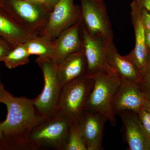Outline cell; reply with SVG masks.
<instances>
[{"label": "cell", "instance_id": "obj_1", "mask_svg": "<svg viewBox=\"0 0 150 150\" xmlns=\"http://www.w3.org/2000/svg\"><path fill=\"white\" fill-rule=\"evenodd\" d=\"M4 104L7 115L5 121L0 122L3 132L0 150H33L30 134L46 118L38 113L33 99L11 95Z\"/></svg>", "mask_w": 150, "mask_h": 150}, {"label": "cell", "instance_id": "obj_2", "mask_svg": "<svg viewBox=\"0 0 150 150\" xmlns=\"http://www.w3.org/2000/svg\"><path fill=\"white\" fill-rule=\"evenodd\" d=\"M92 77L93 79V87L84 109L100 113L109 121L111 126L115 127L117 121L113 110V103L121 83V78L118 75L104 73H99Z\"/></svg>", "mask_w": 150, "mask_h": 150}, {"label": "cell", "instance_id": "obj_3", "mask_svg": "<svg viewBox=\"0 0 150 150\" xmlns=\"http://www.w3.org/2000/svg\"><path fill=\"white\" fill-rule=\"evenodd\" d=\"M72 121L57 111L45 118L30 134L33 150H65Z\"/></svg>", "mask_w": 150, "mask_h": 150}, {"label": "cell", "instance_id": "obj_4", "mask_svg": "<svg viewBox=\"0 0 150 150\" xmlns=\"http://www.w3.org/2000/svg\"><path fill=\"white\" fill-rule=\"evenodd\" d=\"M1 6L22 26L38 35L46 27L51 11L43 4L28 0H3Z\"/></svg>", "mask_w": 150, "mask_h": 150}, {"label": "cell", "instance_id": "obj_5", "mask_svg": "<svg viewBox=\"0 0 150 150\" xmlns=\"http://www.w3.org/2000/svg\"><path fill=\"white\" fill-rule=\"evenodd\" d=\"M35 61L42 71L44 87L33 99V103L38 113L46 118L57 111L62 91L57 76L58 64L52 58L47 57H38Z\"/></svg>", "mask_w": 150, "mask_h": 150}, {"label": "cell", "instance_id": "obj_6", "mask_svg": "<svg viewBox=\"0 0 150 150\" xmlns=\"http://www.w3.org/2000/svg\"><path fill=\"white\" fill-rule=\"evenodd\" d=\"M93 83V78L86 76L64 86L57 111L71 121L78 118L84 109Z\"/></svg>", "mask_w": 150, "mask_h": 150}, {"label": "cell", "instance_id": "obj_7", "mask_svg": "<svg viewBox=\"0 0 150 150\" xmlns=\"http://www.w3.org/2000/svg\"><path fill=\"white\" fill-rule=\"evenodd\" d=\"M82 21L92 37L105 44L113 42V33L104 0H80Z\"/></svg>", "mask_w": 150, "mask_h": 150}, {"label": "cell", "instance_id": "obj_8", "mask_svg": "<svg viewBox=\"0 0 150 150\" xmlns=\"http://www.w3.org/2000/svg\"><path fill=\"white\" fill-rule=\"evenodd\" d=\"M81 19V7L74 4V0H59L51 11L46 27L39 35L54 40Z\"/></svg>", "mask_w": 150, "mask_h": 150}, {"label": "cell", "instance_id": "obj_9", "mask_svg": "<svg viewBox=\"0 0 150 150\" xmlns=\"http://www.w3.org/2000/svg\"><path fill=\"white\" fill-rule=\"evenodd\" d=\"M81 33L88 70L87 76L92 77L99 73L118 75L117 71L108 62L105 43L102 38L92 37L81 23Z\"/></svg>", "mask_w": 150, "mask_h": 150}, {"label": "cell", "instance_id": "obj_10", "mask_svg": "<svg viewBox=\"0 0 150 150\" xmlns=\"http://www.w3.org/2000/svg\"><path fill=\"white\" fill-rule=\"evenodd\" d=\"M113 103L115 115L121 111L130 110L138 113L144 107L146 98L140 83L121 79Z\"/></svg>", "mask_w": 150, "mask_h": 150}, {"label": "cell", "instance_id": "obj_11", "mask_svg": "<svg viewBox=\"0 0 150 150\" xmlns=\"http://www.w3.org/2000/svg\"><path fill=\"white\" fill-rule=\"evenodd\" d=\"M78 118L87 150L103 149L104 125L107 119L100 113L85 109Z\"/></svg>", "mask_w": 150, "mask_h": 150}, {"label": "cell", "instance_id": "obj_12", "mask_svg": "<svg viewBox=\"0 0 150 150\" xmlns=\"http://www.w3.org/2000/svg\"><path fill=\"white\" fill-rule=\"evenodd\" d=\"M117 115L122 121L124 136L129 146V150H150V137L137 113L125 110Z\"/></svg>", "mask_w": 150, "mask_h": 150}, {"label": "cell", "instance_id": "obj_13", "mask_svg": "<svg viewBox=\"0 0 150 150\" xmlns=\"http://www.w3.org/2000/svg\"><path fill=\"white\" fill-rule=\"evenodd\" d=\"M131 16L135 35V46L126 57L136 65L142 74L150 56L146 45L145 28L142 21L139 6L134 1L131 4Z\"/></svg>", "mask_w": 150, "mask_h": 150}, {"label": "cell", "instance_id": "obj_14", "mask_svg": "<svg viewBox=\"0 0 150 150\" xmlns=\"http://www.w3.org/2000/svg\"><path fill=\"white\" fill-rule=\"evenodd\" d=\"M81 22L82 19L54 39V54L52 59L57 64L68 56L83 49L81 33Z\"/></svg>", "mask_w": 150, "mask_h": 150}, {"label": "cell", "instance_id": "obj_15", "mask_svg": "<svg viewBox=\"0 0 150 150\" xmlns=\"http://www.w3.org/2000/svg\"><path fill=\"white\" fill-rule=\"evenodd\" d=\"M88 66L83 49L71 54L58 64L57 76L60 86L87 76Z\"/></svg>", "mask_w": 150, "mask_h": 150}, {"label": "cell", "instance_id": "obj_16", "mask_svg": "<svg viewBox=\"0 0 150 150\" xmlns=\"http://www.w3.org/2000/svg\"><path fill=\"white\" fill-rule=\"evenodd\" d=\"M38 36L19 24L0 6V38L12 48L19 43H25Z\"/></svg>", "mask_w": 150, "mask_h": 150}, {"label": "cell", "instance_id": "obj_17", "mask_svg": "<svg viewBox=\"0 0 150 150\" xmlns=\"http://www.w3.org/2000/svg\"><path fill=\"white\" fill-rule=\"evenodd\" d=\"M108 62L117 71L121 79L140 83L142 74L139 69L126 56L118 54L113 42L105 44Z\"/></svg>", "mask_w": 150, "mask_h": 150}, {"label": "cell", "instance_id": "obj_18", "mask_svg": "<svg viewBox=\"0 0 150 150\" xmlns=\"http://www.w3.org/2000/svg\"><path fill=\"white\" fill-rule=\"evenodd\" d=\"M25 46L30 55L38 57L53 58L54 54V40L45 36L38 35L24 43Z\"/></svg>", "mask_w": 150, "mask_h": 150}, {"label": "cell", "instance_id": "obj_19", "mask_svg": "<svg viewBox=\"0 0 150 150\" xmlns=\"http://www.w3.org/2000/svg\"><path fill=\"white\" fill-rule=\"evenodd\" d=\"M30 56L24 43H19L13 47L3 62L8 69H14L28 64Z\"/></svg>", "mask_w": 150, "mask_h": 150}, {"label": "cell", "instance_id": "obj_20", "mask_svg": "<svg viewBox=\"0 0 150 150\" xmlns=\"http://www.w3.org/2000/svg\"><path fill=\"white\" fill-rule=\"evenodd\" d=\"M65 150H87L78 118L71 123Z\"/></svg>", "mask_w": 150, "mask_h": 150}, {"label": "cell", "instance_id": "obj_21", "mask_svg": "<svg viewBox=\"0 0 150 150\" xmlns=\"http://www.w3.org/2000/svg\"><path fill=\"white\" fill-rule=\"evenodd\" d=\"M140 84L146 98L150 99V56L142 73Z\"/></svg>", "mask_w": 150, "mask_h": 150}, {"label": "cell", "instance_id": "obj_22", "mask_svg": "<svg viewBox=\"0 0 150 150\" xmlns=\"http://www.w3.org/2000/svg\"><path fill=\"white\" fill-rule=\"evenodd\" d=\"M140 121L150 137V113L143 107L137 113Z\"/></svg>", "mask_w": 150, "mask_h": 150}, {"label": "cell", "instance_id": "obj_23", "mask_svg": "<svg viewBox=\"0 0 150 150\" xmlns=\"http://www.w3.org/2000/svg\"><path fill=\"white\" fill-rule=\"evenodd\" d=\"M12 48V47L8 43L0 38V62H3Z\"/></svg>", "mask_w": 150, "mask_h": 150}, {"label": "cell", "instance_id": "obj_24", "mask_svg": "<svg viewBox=\"0 0 150 150\" xmlns=\"http://www.w3.org/2000/svg\"><path fill=\"white\" fill-rule=\"evenodd\" d=\"M140 13L143 25L145 29L150 30V13L143 8L140 6Z\"/></svg>", "mask_w": 150, "mask_h": 150}, {"label": "cell", "instance_id": "obj_25", "mask_svg": "<svg viewBox=\"0 0 150 150\" xmlns=\"http://www.w3.org/2000/svg\"><path fill=\"white\" fill-rule=\"evenodd\" d=\"M10 93L6 90L1 81L0 78V103L5 104L9 97L11 95Z\"/></svg>", "mask_w": 150, "mask_h": 150}, {"label": "cell", "instance_id": "obj_26", "mask_svg": "<svg viewBox=\"0 0 150 150\" xmlns=\"http://www.w3.org/2000/svg\"><path fill=\"white\" fill-rule=\"evenodd\" d=\"M133 1L150 13V0H133Z\"/></svg>", "mask_w": 150, "mask_h": 150}, {"label": "cell", "instance_id": "obj_27", "mask_svg": "<svg viewBox=\"0 0 150 150\" xmlns=\"http://www.w3.org/2000/svg\"><path fill=\"white\" fill-rule=\"evenodd\" d=\"M145 35L146 45L148 51L150 53V30L145 29Z\"/></svg>", "mask_w": 150, "mask_h": 150}, {"label": "cell", "instance_id": "obj_28", "mask_svg": "<svg viewBox=\"0 0 150 150\" xmlns=\"http://www.w3.org/2000/svg\"><path fill=\"white\" fill-rule=\"evenodd\" d=\"M59 0H45L46 5L52 11L54 8V6L59 1Z\"/></svg>", "mask_w": 150, "mask_h": 150}, {"label": "cell", "instance_id": "obj_29", "mask_svg": "<svg viewBox=\"0 0 150 150\" xmlns=\"http://www.w3.org/2000/svg\"><path fill=\"white\" fill-rule=\"evenodd\" d=\"M144 107L150 113V99H146Z\"/></svg>", "mask_w": 150, "mask_h": 150}, {"label": "cell", "instance_id": "obj_30", "mask_svg": "<svg viewBox=\"0 0 150 150\" xmlns=\"http://www.w3.org/2000/svg\"><path fill=\"white\" fill-rule=\"evenodd\" d=\"M28 1H33L41 3L43 4L46 5V2L45 0H28Z\"/></svg>", "mask_w": 150, "mask_h": 150}, {"label": "cell", "instance_id": "obj_31", "mask_svg": "<svg viewBox=\"0 0 150 150\" xmlns=\"http://www.w3.org/2000/svg\"><path fill=\"white\" fill-rule=\"evenodd\" d=\"M3 138V132L0 127V142L1 141L2 139Z\"/></svg>", "mask_w": 150, "mask_h": 150}, {"label": "cell", "instance_id": "obj_32", "mask_svg": "<svg viewBox=\"0 0 150 150\" xmlns=\"http://www.w3.org/2000/svg\"><path fill=\"white\" fill-rule=\"evenodd\" d=\"M3 0H0V6H1L2 4Z\"/></svg>", "mask_w": 150, "mask_h": 150}]
</instances>
